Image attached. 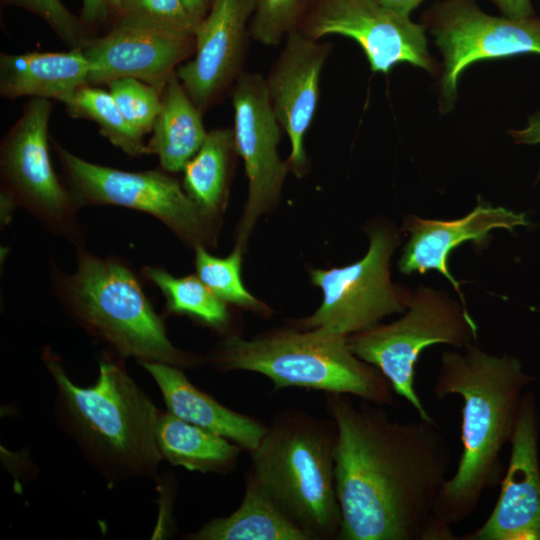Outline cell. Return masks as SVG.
I'll list each match as a JSON object with an SVG mask.
<instances>
[{
  "label": "cell",
  "mask_w": 540,
  "mask_h": 540,
  "mask_svg": "<svg viewBox=\"0 0 540 540\" xmlns=\"http://www.w3.org/2000/svg\"><path fill=\"white\" fill-rule=\"evenodd\" d=\"M325 400L337 428L338 540H457L436 517L452 459L436 422L398 421L347 394Z\"/></svg>",
  "instance_id": "6da1fadb"
},
{
  "label": "cell",
  "mask_w": 540,
  "mask_h": 540,
  "mask_svg": "<svg viewBox=\"0 0 540 540\" xmlns=\"http://www.w3.org/2000/svg\"><path fill=\"white\" fill-rule=\"evenodd\" d=\"M463 352H444L434 382V395L462 398V452L454 474L440 492L436 517L451 530L478 508L484 492L501 482V451L510 441L522 391L534 380L521 361L490 354L475 343Z\"/></svg>",
  "instance_id": "7a4b0ae2"
},
{
  "label": "cell",
  "mask_w": 540,
  "mask_h": 540,
  "mask_svg": "<svg viewBox=\"0 0 540 540\" xmlns=\"http://www.w3.org/2000/svg\"><path fill=\"white\" fill-rule=\"evenodd\" d=\"M44 363L55 385L54 417L85 460L108 484L157 478L163 460L156 442L160 411L123 362L99 361L96 381L80 386L56 355Z\"/></svg>",
  "instance_id": "3957f363"
},
{
  "label": "cell",
  "mask_w": 540,
  "mask_h": 540,
  "mask_svg": "<svg viewBox=\"0 0 540 540\" xmlns=\"http://www.w3.org/2000/svg\"><path fill=\"white\" fill-rule=\"evenodd\" d=\"M337 428L330 419L288 409L274 417L250 452L249 474L309 540L338 539Z\"/></svg>",
  "instance_id": "277c9868"
},
{
  "label": "cell",
  "mask_w": 540,
  "mask_h": 540,
  "mask_svg": "<svg viewBox=\"0 0 540 540\" xmlns=\"http://www.w3.org/2000/svg\"><path fill=\"white\" fill-rule=\"evenodd\" d=\"M209 361L223 372L262 374L274 391L299 387L347 394L382 406L393 404L394 391L382 372L352 353L347 336L322 328H284L251 339L230 335Z\"/></svg>",
  "instance_id": "5b68a950"
},
{
  "label": "cell",
  "mask_w": 540,
  "mask_h": 540,
  "mask_svg": "<svg viewBox=\"0 0 540 540\" xmlns=\"http://www.w3.org/2000/svg\"><path fill=\"white\" fill-rule=\"evenodd\" d=\"M74 273H59L55 289L69 315L121 358L195 367L197 358L167 336L134 272L123 262L79 250Z\"/></svg>",
  "instance_id": "8992f818"
},
{
  "label": "cell",
  "mask_w": 540,
  "mask_h": 540,
  "mask_svg": "<svg viewBox=\"0 0 540 540\" xmlns=\"http://www.w3.org/2000/svg\"><path fill=\"white\" fill-rule=\"evenodd\" d=\"M478 327L468 313L447 294L421 286L412 293L404 315L389 324H376L347 337L359 359L375 366L404 398L418 417L434 420L416 387V365L429 346L446 344L464 348L477 339Z\"/></svg>",
  "instance_id": "52a82bcc"
},
{
  "label": "cell",
  "mask_w": 540,
  "mask_h": 540,
  "mask_svg": "<svg viewBox=\"0 0 540 540\" xmlns=\"http://www.w3.org/2000/svg\"><path fill=\"white\" fill-rule=\"evenodd\" d=\"M53 103L30 98L0 145L1 213L22 207L49 230L74 242L80 230L79 207L70 189L55 173L49 155L48 124Z\"/></svg>",
  "instance_id": "ba28073f"
},
{
  "label": "cell",
  "mask_w": 540,
  "mask_h": 540,
  "mask_svg": "<svg viewBox=\"0 0 540 540\" xmlns=\"http://www.w3.org/2000/svg\"><path fill=\"white\" fill-rule=\"evenodd\" d=\"M369 240L367 253L355 263L310 271L323 299L312 315L292 322L295 328H322L348 337L406 311L412 293L394 284L390 276V259L400 243L398 231L376 226L370 229Z\"/></svg>",
  "instance_id": "9c48e42d"
},
{
  "label": "cell",
  "mask_w": 540,
  "mask_h": 540,
  "mask_svg": "<svg viewBox=\"0 0 540 540\" xmlns=\"http://www.w3.org/2000/svg\"><path fill=\"white\" fill-rule=\"evenodd\" d=\"M54 150L79 206L115 205L142 211L194 248L214 242L212 217L168 174L159 170L124 171L91 163L57 142Z\"/></svg>",
  "instance_id": "30bf717a"
},
{
  "label": "cell",
  "mask_w": 540,
  "mask_h": 540,
  "mask_svg": "<svg viewBox=\"0 0 540 540\" xmlns=\"http://www.w3.org/2000/svg\"><path fill=\"white\" fill-rule=\"evenodd\" d=\"M444 58L442 95L453 103L459 75L477 61L518 54L540 55V18L484 13L474 0L436 2L422 16Z\"/></svg>",
  "instance_id": "8fae6325"
},
{
  "label": "cell",
  "mask_w": 540,
  "mask_h": 540,
  "mask_svg": "<svg viewBox=\"0 0 540 540\" xmlns=\"http://www.w3.org/2000/svg\"><path fill=\"white\" fill-rule=\"evenodd\" d=\"M424 28L376 0H309L297 30L315 40L328 35L353 39L373 72L388 73L402 62L432 72Z\"/></svg>",
  "instance_id": "7c38bea8"
},
{
  "label": "cell",
  "mask_w": 540,
  "mask_h": 540,
  "mask_svg": "<svg viewBox=\"0 0 540 540\" xmlns=\"http://www.w3.org/2000/svg\"><path fill=\"white\" fill-rule=\"evenodd\" d=\"M232 104L236 151L243 159L248 179V196L236 244L243 249L259 216L277 203L290 166L278 153L281 125L265 77L243 71L233 84Z\"/></svg>",
  "instance_id": "4fadbf2b"
},
{
  "label": "cell",
  "mask_w": 540,
  "mask_h": 540,
  "mask_svg": "<svg viewBox=\"0 0 540 540\" xmlns=\"http://www.w3.org/2000/svg\"><path fill=\"white\" fill-rule=\"evenodd\" d=\"M194 35L119 15L112 29L82 49L89 63L88 85L135 78L163 91L180 63L193 55Z\"/></svg>",
  "instance_id": "5bb4252c"
},
{
  "label": "cell",
  "mask_w": 540,
  "mask_h": 540,
  "mask_svg": "<svg viewBox=\"0 0 540 540\" xmlns=\"http://www.w3.org/2000/svg\"><path fill=\"white\" fill-rule=\"evenodd\" d=\"M256 0H214L198 23L193 57L176 75L204 113L215 105L243 72Z\"/></svg>",
  "instance_id": "9a60e30c"
},
{
  "label": "cell",
  "mask_w": 540,
  "mask_h": 540,
  "mask_svg": "<svg viewBox=\"0 0 540 540\" xmlns=\"http://www.w3.org/2000/svg\"><path fill=\"white\" fill-rule=\"evenodd\" d=\"M538 413L524 394L510 438L508 466L497 502L485 522L460 540H540Z\"/></svg>",
  "instance_id": "2e32d148"
},
{
  "label": "cell",
  "mask_w": 540,
  "mask_h": 540,
  "mask_svg": "<svg viewBox=\"0 0 540 540\" xmlns=\"http://www.w3.org/2000/svg\"><path fill=\"white\" fill-rule=\"evenodd\" d=\"M331 49L330 43L295 30L265 78L274 113L290 141V171L298 177L307 168L304 137L318 108L321 72Z\"/></svg>",
  "instance_id": "e0dca14e"
},
{
  "label": "cell",
  "mask_w": 540,
  "mask_h": 540,
  "mask_svg": "<svg viewBox=\"0 0 540 540\" xmlns=\"http://www.w3.org/2000/svg\"><path fill=\"white\" fill-rule=\"evenodd\" d=\"M528 225L525 213L481 202L466 216L455 220L422 219L409 215L404 220L403 230L410 237L403 248L398 268L404 274H423L430 270L439 272L450 282L466 308L460 284L448 266L452 251L468 241L478 247L485 246L490 232L495 229L512 232L518 226Z\"/></svg>",
  "instance_id": "ac0fdd59"
},
{
  "label": "cell",
  "mask_w": 540,
  "mask_h": 540,
  "mask_svg": "<svg viewBox=\"0 0 540 540\" xmlns=\"http://www.w3.org/2000/svg\"><path fill=\"white\" fill-rule=\"evenodd\" d=\"M140 364L158 386L166 410L239 445L249 453L258 446L267 425L222 405L194 386L177 366L160 362Z\"/></svg>",
  "instance_id": "d6986e66"
},
{
  "label": "cell",
  "mask_w": 540,
  "mask_h": 540,
  "mask_svg": "<svg viewBox=\"0 0 540 540\" xmlns=\"http://www.w3.org/2000/svg\"><path fill=\"white\" fill-rule=\"evenodd\" d=\"M89 63L81 49L67 52L0 54V95L6 99L28 96L65 104L88 85Z\"/></svg>",
  "instance_id": "ffe728a7"
},
{
  "label": "cell",
  "mask_w": 540,
  "mask_h": 540,
  "mask_svg": "<svg viewBox=\"0 0 540 540\" xmlns=\"http://www.w3.org/2000/svg\"><path fill=\"white\" fill-rule=\"evenodd\" d=\"M202 115L175 72L162 91L161 109L147 144L165 171L183 170L202 146L208 133Z\"/></svg>",
  "instance_id": "44dd1931"
},
{
  "label": "cell",
  "mask_w": 540,
  "mask_h": 540,
  "mask_svg": "<svg viewBox=\"0 0 540 540\" xmlns=\"http://www.w3.org/2000/svg\"><path fill=\"white\" fill-rule=\"evenodd\" d=\"M156 442L163 460L200 473L227 474L237 465L239 445L189 423L168 410L160 411Z\"/></svg>",
  "instance_id": "7402d4cb"
},
{
  "label": "cell",
  "mask_w": 540,
  "mask_h": 540,
  "mask_svg": "<svg viewBox=\"0 0 540 540\" xmlns=\"http://www.w3.org/2000/svg\"><path fill=\"white\" fill-rule=\"evenodd\" d=\"M191 540H309L249 475L239 507L229 516L206 522Z\"/></svg>",
  "instance_id": "603a6c76"
},
{
  "label": "cell",
  "mask_w": 540,
  "mask_h": 540,
  "mask_svg": "<svg viewBox=\"0 0 540 540\" xmlns=\"http://www.w3.org/2000/svg\"><path fill=\"white\" fill-rule=\"evenodd\" d=\"M234 154L233 129H214L183 168L185 192L212 218L224 208Z\"/></svg>",
  "instance_id": "cb8c5ba5"
},
{
  "label": "cell",
  "mask_w": 540,
  "mask_h": 540,
  "mask_svg": "<svg viewBox=\"0 0 540 540\" xmlns=\"http://www.w3.org/2000/svg\"><path fill=\"white\" fill-rule=\"evenodd\" d=\"M143 274L165 296L168 312L188 315L217 330L226 328L229 314L225 303L198 276L175 277L152 266L145 267Z\"/></svg>",
  "instance_id": "d4e9b609"
},
{
  "label": "cell",
  "mask_w": 540,
  "mask_h": 540,
  "mask_svg": "<svg viewBox=\"0 0 540 540\" xmlns=\"http://www.w3.org/2000/svg\"><path fill=\"white\" fill-rule=\"evenodd\" d=\"M66 113L72 118L93 121L102 136L131 157L151 154L137 133L122 115L109 91L96 86L79 88L65 104Z\"/></svg>",
  "instance_id": "484cf974"
},
{
  "label": "cell",
  "mask_w": 540,
  "mask_h": 540,
  "mask_svg": "<svg viewBox=\"0 0 540 540\" xmlns=\"http://www.w3.org/2000/svg\"><path fill=\"white\" fill-rule=\"evenodd\" d=\"M242 249L218 258L210 255L203 245L195 247V267L199 279L224 303L234 304L260 314L270 309L247 291L241 280Z\"/></svg>",
  "instance_id": "4316f807"
},
{
  "label": "cell",
  "mask_w": 540,
  "mask_h": 540,
  "mask_svg": "<svg viewBox=\"0 0 540 540\" xmlns=\"http://www.w3.org/2000/svg\"><path fill=\"white\" fill-rule=\"evenodd\" d=\"M108 91L130 126L140 135L152 132L161 109L162 91L135 78L107 84Z\"/></svg>",
  "instance_id": "83f0119b"
},
{
  "label": "cell",
  "mask_w": 540,
  "mask_h": 540,
  "mask_svg": "<svg viewBox=\"0 0 540 540\" xmlns=\"http://www.w3.org/2000/svg\"><path fill=\"white\" fill-rule=\"evenodd\" d=\"M309 0H256L249 24L250 38L276 46L298 29Z\"/></svg>",
  "instance_id": "f1b7e54d"
},
{
  "label": "cell",
  "mask_w": 540,
  "mask_h": 540,
  "mask_svg": "<svg viewBox=\"0 0 540 540\" xmlns=\"http://www.w3.org/2000/svg\"><path fill=\"white\" fill-rule=\"evenodd\" d=\"M2 2L39 16L70 49L82 50L94 37L81 18L75 17L61 0H2Z\"/></svg>",
  "instance_id": "f546056e"
},
{
  "label": "cell",
  "mask_w": 540,
  "mask_h": 540,
  "mask_svg": "<svg viewBox=\"0 0 540 540\" xmlns=\"http://www.w3.org/2000/svg\"><path fill=\"white\" fill-rule=\"evenodd\" d=\"M118 15L135 17L190 35H194L198 25L183 0H126Z\"/></svg>",
  "instance_id": "4dcf8cb0"
},
{
  "label": "cell",
  "mask_w": 540,
  "mask_h": 540,
  "mask_svg": "<svg viewBox=\"0 0 540 540\" xmlns=\"http://www.w3.org/2000/svg\"><path fill=\"white\" fill-rule=\"evenodd\" d=\"M109 8L107 0H82L80 18L87 27L102 23L109 14Z\"/></svg>",
  "instance_id": "1f68e13d"
},
{
  "label": "cell",
  "mask_w": 540,
  "mask_h": 540,
  "mask_svg": "<svg viewBox=\"0 0 540 540\" xmlns=\"http://www.w3.org/2000/svg\"><path fill=\"white\" fill-rule=\"evenodd\" d=\"M505 17L522 19L534 16L530 0H492Z\"/></svg>",
  "instance_id": "d6a6232c"
},
{
  "label": "cell",
  "mask_w": 540,
  "mask_h": 540,
  "mask_svg": "<svg viewBox=\"0 0 540 540\" xmlns=\"http://www.w3.org/2000/svg\"><path fill=\"white\" fill-rule=\"evenodd\" d=\"M512 136L518 143L537 144L540 143V111L528 119V124L524 129L512 131ZM540 178V174H539Z\"/></svg>",
  "instance_id": "836d02e7"
},
{
  "label": "cell",
  "mask_w": 540,
  "mask_h": 540,
  "mask_svg": "<svg viewBox=\"0 0 540 540\" xmlns=\"http://www.w3.org/2000/svg\"><path fill=\"white\" fill-rule=\"evenodd\" d=\"M380 5L386 9L409 17L410 13L419 6L423 0H376Z\"/></svg>",
  "instance_id": "e575fe53"
},
{
  "label": "cell",
  "mask_w": 540,
  "mask_h": 540,
  "mask_svg": "<svg viewBox=\"0 0 540 540\" xmlns=\"http://www.w3.org/2000/svg\"><path fill=\"white\" fill-rule=\"evenodd\" d=\"M214 0H183L192 18L199 23L209 12Z\"/></svg>",
  "instance_id": "d590c367"
},
{
  "label": "cell",
  "mask_w": 540,
  "mask_h": 540,
  "mask_svg": "<svg viewBox=\"0 0 540 540\" xmlns=\"http://www.w3.org/2000/svg\"><path fill=\"white\" fill-rule=\"evenodd\" d=\"M110 8L119 12L126 0H107Z\"/></svg>",
  "instance_id": "8d00e7d4"
}]
</instances>
